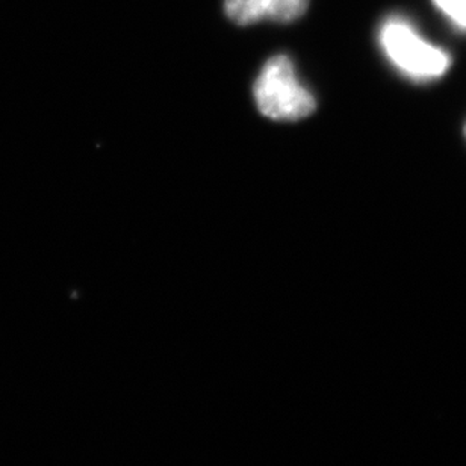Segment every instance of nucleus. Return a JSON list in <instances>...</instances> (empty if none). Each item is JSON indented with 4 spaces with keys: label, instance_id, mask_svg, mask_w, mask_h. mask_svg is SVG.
Wrapping results in <instances>:
<instances>
[{
    "label": "nucleus",
    "instance_id": "1",
    "mask_svg": "<svg viewBox=\"0 0 466 466\" xmlns=\"http://www.w3.org/2000/svg\"><path fill=\"white\" fill-rule=\"evenodd\" d=\"M260 114L276 121L303 120L314 113L315 97L299 77L287 55H276L264 64L253 86Z\"/></svg>",
    "mask_w": 466,
    "mask_h": 466
},
{
    "label": "nucleus",
    "instance_id": "3",
    "mask_svg": "<svg viewBox=\"0 0 466 466\" xmlns=\"http://www.w3.org/2000/svg\"><path fill=\"white\" fill-rule=\"evenodd\" d=\"M310 0H225V13L239 26L253 23H291L309 8Z\"/></svg>",
    "mask_w": 466,
    "mask_h": 466
},
{
    "label": "nucleus",
    "instance_id": "4",
    "mask_svg": "<svg viewBox=\"0 0 466 466\" xmlns=\"http://www.w3.org/2000/svg\"><path fill=\"white\" fill-rule=\"evenodd\" d=\"M433 4L456 26L466 29V0H433Z\"/></svg>",
    "mask_w": 466,
    "mask_h": 466
},
{
    "label": "nucleus",
    "instance_id": "2",
    "mask_svg": "<svg viewBox=\"0 0 466 466\" xmlns=\"http://www.w3.org/2000/svg\"><path fill=\"white\" fill-rule=\"evenodd\" d=\"M379 41L390 63L418 81L438 79L451 64L447 52L424 40L404 18H388L381 26Z\"/></svg>",
    "mask_w": 466,
    "mask_h": 466
}]
</instances>
